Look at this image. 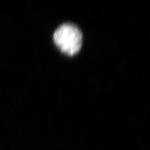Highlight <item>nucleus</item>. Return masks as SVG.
Listing matches in <instances>:
<instances>
[{
	"mask_svg": "<svg viewBox=\"0 0 150 150\" xmlns=\"http://www.w3.org/2000/svg\"><path fill=\"white\" fill-rule=\"evenodd\" d=\"M53 40L62 53L72 56L80 51L83 43V35L77 26L65 23L56 30Z\"/></svg>",
	"mask_w": 150,
	"mask_h": 150,
	"instance_id": "nucleus-1",
	"label": "nucleus"
}]
</instances>
